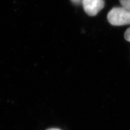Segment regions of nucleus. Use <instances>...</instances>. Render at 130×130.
<instances>
[{
  "label": "nucleus",
  "instance_id": "5",
  "mask_svg": "<svg viewBox=\"0 0 130 130\" xmlns=\"http://www.w3.org/2000/svg\"><path fill=\"white\" fill-rule=\"evenodd\" d=\"M72 2L75 5H79L82 4L83 0H71Z\"/></svg>",
  "mask_w": 130,
  "mask_h": 130
},
{
  "label": "nucleus",
  "instance_id": "6",
  "mask_svg": "<svg viewBox=\"0 0 130 130\" xmlns=\"http://www.w3.org/2000/svg\"><path fill=\"white\" fill-rule=\"evenodd\" d=\"M46 130H61L59 128H48Z\"/></svg>",
  "mask_w": 130,
  "mask_h": 130
},
{
  "label": "nucleus",
  "instance_id": "2",
  "mask_svg": "<svg viewBox=\"0 0 130 130\" xmlns=\"http://www.w3.org/2000/svg\"><path fill=\"white\" fill-rule=\"evenodd\" d=\"M84 9L87 15L94 16L103 9L105 6L104 0H83Z\"/></svg>",
  "mask_w": 130,
  "mask_h": 130
},
{
  "label": "nucleus",
  "instance_id": "3",
  "mask_svg": "<svg viewBox=\"0 0 130 130\" xmlns=\"http://www.w3.org/2000/svg\"><path fill=\"white\" fill-rule=\"evenodd\" d=\"M122 7L130 9V0H119Z\"/></svg>",
  "mask_w": 130,
  "mask_h": 130
},
{
  "label": "nucleus",
  "instance_id": "1",
  "mask_svg": "<svg viewBox=\"0 0 130 130\" xmlns=\"http://www.w3.org/2000/svg\"><path fill=\"white\" fill-rule=\"evenodd\" d=\"M107 20L113 26L130 24V9L123 7L113 8L108 13Z\"/></svg>",
  "mask_w": 130,
  "mask_h": 130
},
{
  "label": "nucleus",
  "instance_id": "4",
  "mask_svg": "<svg viewBox=\"0 0 130 130\" xmlns=\"http://www.w3.org/2000/svg\"><path fill=\"white\" fill-rule=\"evenodd\" d=\"M124 37L126 40L130 42V28H129L128 29H127L126 31H125Z\"/></svg>",
  "mask_w": 130,
  "mask_h": 130
}]
</instances>
